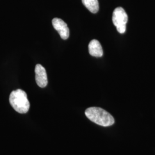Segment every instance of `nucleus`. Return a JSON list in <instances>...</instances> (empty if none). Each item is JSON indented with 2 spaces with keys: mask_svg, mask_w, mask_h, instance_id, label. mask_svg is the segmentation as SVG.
I'll return each mask as SVG.
<instances>
[{
  "mask_svg": "<svg viewBox=\"0 0 155 155\" xmlns=\"http://www.w3.org/2000/svg\"><path fill=\"white\" fill-rule=\"evenodd\" d=\"M85 115L90 121L102 127H110L115 122L109 113L98 107H91L85 111Z\"/></svg>",
  "mask_w": 155,
  "mask_h": 155,
  "instance_id": "1",
  "label": "nucleus"
},
{
  "mask_svg": "<svg viewBox=\"0 0 155 155\" xmlns=\"http://www.w3.org/2000/svg\"><path fill=\"white\" fill-rule=\"evenodd\" d=\"M9 102L12 107L21 114L27 113L30 107L27 94L21 89H17L12 92L9 97Z\"/></svg>",
  "mask_w": 155,
  "mask_h": 155,
  "instance_id": "2",
  "label": "nucleus"
},
{
  "mask_svg": "<svg viewBox=\"0 0 155 155\" xmlns=\"http://www.w3.org/2000/svg\"><path fill=\"white\" fill-rule=\"evenodd\" d=\"M127 19V14L122 8L118 7L114 9L113 13L112 21L119 33L123 34L125 32Z\"/></svg>",
  "mask_w": 155,
  "mask_h": 155,
  "instance_id": "3",
  "label": "nucleus"
},
{
  "mask_svg": "<svg viewBox=\"0 0 155 155\" xmlns=\"http://www.w3.org/2000/svg\"><path fill=\"white\" fill-rule=\"evenodd\" d=\"M52 25L59 34L61 38L66 40L69 38L70 30L66 23L59 18H55L52 20Z\"/></svg>",
  "mask_w": 155,
  "mask_h": 155,
  "instance_id": "4",
  "label": "nucleus"
},
{
  "mask_svg": "<svg viewBox=\"0 0 155 155\" xmlns=\"http://www.w3.org/2000/svg\"><path fill=\"white\" fill-rule=\"evenodd\" d=\"M35 79L39 87L43 88L48 84V79L46 70L41 64H37L35 67Z\"/></svg>",
  "mask_w": 155,
  "mask_h": 155,
  "instance_id": "5",
  "label": "nucleus"
},
{
  "mask_svg": "<svg viewBox=\"0 0 155 155\" xmlns=\"http://www.w3.org/2000/svg\"><path fill=\"white\" fill-rule=\"evenodd\" d=\"M89 54L93 56L100 58L103 56V50L99 41L92 40L89 45Z\"/></svg>",
  "mask_w": 155,
  "mask_h": 155,
  "instance_id": "6",
  "label": "nucleus"
},
{
  "mask_svg": "<svg viewBox=\"0 0 155 155\" xmlns=\"http://www.w3.org/2000/svg\"><path fill=\"white\" fill-rule=\"evenodd\" d=\"M83 5L93 13H96L99 11V3L98 0H82Z\"/></svg>",
  "mask_w": 155,
  "mask_h": 155,
  "instance_id": "7",
  "label": "nucleus"
}]
</instances>
